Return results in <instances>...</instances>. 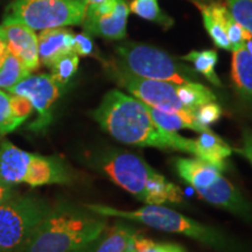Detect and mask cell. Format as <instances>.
I'll use <instances>...</instances> for the list:
<instances>
[{"label":"cell","mask_w":252,"mask_h":252,"mask_svg":"<svg viewBox=\"0 0 252 252\" xmlns=\"http://www.w3.org/2000/svg\"><path fill=\"white\" fill-rule=\"evenodd\" d=\"M91 116L104 131L121 143L194 156V139L163 130L153 121L143 102L119 90H110Z\"/></svg>","instance_id":"6da1fadb"},{"label":"cell","mask_w":252,"mask_h":252,"mask_svg":"<svg viewBox=\"0 0 252 252\" xmlns=\"http://www.w3.org/2000/svg\"><path fill=\"white\" fill-rule=\"evenodd\" d=\"M105 216L84 207H53L33 230L20 252H71L93 243L106 229Z\"/></svg>","instance_id":"7a4b0ae2"},{"label":"cell","mask_w":252,"mask_h":252,"mask_svg":"<svg viewBox=\"0 0 252 252\" xmlns=\"http://www.w3.org/2000/svg\"><path fill=\"white\" fill-rule=\"evenodd\" d=\"M100 171L145 204L181 203L178 186L153 169L143 158L127 151H110L98 159Z\"/></svg>","instance_id":"3957f363"},{"label":"cell","mask_w":252,"mask_h":252,"mask_svg":"<svg viewBox=\"0 0 252 252\" xmlns=\"http://www.w3.org/2000/svg\"><path fill=\"white\" fill-rule=\"evenodd\" d=\"M88 209L105 217H118L173 234H181L220 252H244L235 239L220 230L197 222L161 204H146L137 210H121L104 204H87Z\"/></svg>","instance_id":"277c9868"},{"label":"cell","mask_w":252,"mask_h":252,"mask_svg":"<svg viewBox=\"0 0 252 252\" xmlns=\"http://www.w3.org/2000/svg\"><path fill=\"white\" fill-rule=\"evenodd\" d=\"M175 172L210 204L252 222V206L219 169L197 158H175Z\"/></svg>","instance_id":"5b68a950"},{"label":"cell","mask_w":252,"mask_h":252,"mask_svg":"<svg viewBox=\"0 0 252 252\" xmlns=\"http://www.w3.org/2000/svg\"><path fill=\"white\" fill-rule=\"evenodd\" d=\"M117 62L135 76L150 80L186 84L197 82V72L181 64L167 53L156 47L137 42H125L117 47Z\"/></svg>","instance_id":"8992f818"},{"label":"cell","mask_w":252,"mask_h":252,"mask_svg":"<svg viewBox=\"0 0 252 252\" xmlns=\"http://www.w3.org/2000/svg\"><path fill=\"white\" fill-rule=\"evenodd\" d=\"M35 195H14L0 206V252H20L33 230L52 210Z\"/></svg>","instance_id":"52a82bcc"},{"label":"cell","mask_w":252,"mask_h":252,"mask_svg":"<svg viewBox=\"0 0 252 252\" xmlns=\"http://www.w3.org/2000/svg\"><path fill=\"white\" fill-rule=\"evenodd\" d=\"M86 0H13L4 20L17 21L34 31L75 26L83 23Z\"/></svg>","instance_id":"ba28073f"},{"label":"cell","mask_w":252,"mask_h":252,"mask_svg":"<svg viewBox=\"0 0 252 252\" xmlns=\"http://www.w3.org/2000/svg\"><path fill=\"white\" fill-rule=\"evenodd\" d=\"M111 71L119 86L146 105L153 106L165 112L178 113L189 124L193 125L198 133L209 128L198 124L195 119V111L187 108L179 98L178 84L135 76L126 71L118 63L111 65Z\"/></svg>","instance_id":"9c48e42d"},{"label":"cell","mask_w":252,"mask_h":252,"mask_svg":"<svg viewBox=\"0 0 252 252\" xmlns=\"http://www.w3.org/2000/svg\"><path fill=\"white\" fill-rule=\"evenodd\" d=\"M62 86L53 78L52 75H30L14 87L9 88L8 94L26 97L39 115L31 125L34 131H42L52 123L53 105L61 96Z\"/></svg>","instance_id":"30bf717a"},{"label":"cell","mask_w":252,"mask_h":252,"mask_svg":"<svg viewBox=\"0 0 252 252\" xmlns=\"http://www.w3.org/2000/svg\"><path fill=\"white\" fill-rule=\"evenodd\" d=\"M0 31L7 43L8 52L20 60L31 72L36 70L40 60L35 31L21 23L8 20L2 21Z\"/></svg>","instance_id":"8fae6325"},{"label":"cell","mask_w":252,"mask_h":252,"mask_svg":"<svg viewBox=\"0 0 252 252\" xmlns=\"http://www.w3.org/2000/svg\"><path fill=\"white\" fill-rule=\"evenodd\" d=\"M130 7L126 0H117L115 11L103 17L84 18L83 27L89 35H97L108 40H122L126 36V25Z\"/></svg>","instance_id":"7c38bea8"},{"label":"cell","mask_w":252,"mask_h":252,"mask_svg":"<svg viewBox=\"0 0 252 252\" xmlns=\"http://www.w3.org/2000/svg\"><path fill=\"white\" fill-rule=\"evenodd\" d=\"M70 181L69 172L59 158L42 157L32 153L28 169L25 176V184L32 187L45 185L68 184Z\"/></svg>","instance_id":"4fadbf2b"},{"label":"cell","mask_w":252,"mask_h":252,"mask_svg":"<svg viewBox=\"0 0 252 252\" xmlns=\"http://www.w3.org/2000/svg\"><path fill=\"white\" fill-rule=\"evenodd\" d=\"M74 37L72 32L65 30L64 27L41 31L37 36L41 64L52 68L59 59L74 52Z\"/></svg>","instance_id":"5bb4252c"},{"label":"cell","mask_w":252,"mask_h":252,"mask_svg":"<svg viewBox=\"0 0 252 252\" xmlns=\"http://www.w3.org/2000/svg\"><path fill=\"white\" fill-rule=\"evenodd\" d=\"M32 153L19 149L11 141L0 145V179L14 186L23 184L30 165Z\"/></svg>","instance_id":"9a60e30c"},{"label":"cell","mask_w":252,"mask_h":252,"mask_svg":"<svg viewBox=\"0 0 252 252\" xmlns=\"http://www.w3.org/2000/svg\"><path fill=\"white\" fill-rule=\"evenodd\" d=\"M194 157L209 163L223 172L225 169V160L231 156L232 149L222 138L208 128L200 132V135L194 139Z\"/></svg>","instance_id":"2e32d148"},{"label":"cell","mask_w":252,"mask_h":252,"mask_svg":"<svg viewBox=\"0 0 252 252\" xmlns=\"http://www.w3.org/2000/svg\"><path fill=\"white\" fill-rule=\"evenodd\" d=\"M231 78L238 94L252 102V55L244 47L232 52Z\"/></svg>","instance_id":"e0dca14e"},{"label":"cell","mask_w":252,"mask_h":252,"mask_svg":"<svg viewBox=\"0 0 252 252\" xmlns=\"http://www.w3.org/2000/svg\"><path fill=\"white\" fill-rule=\"evenodd\" d=\"M137 234L133 225L124 222L116 223L111 229L104 230L93 252H124Z\"/></svg>","instance_id":"ac0fdd59"},{"label":"cell","mask_w":252,"mask_h":252,"mask_svg":"<svg viewBox=\"0 0 252 252\" xmlns=\"http://www.w3.org/2000/svg\"><path fill=\"white\" fill-rule=\"evenodd\" d=\"M181 60L193 63L194 70L203 75L215 87H222V82L215 72V65L219 61V55L215 50L208 49L201 50V52L193 50L189 54L182 56Z\"/></svg>","instance_id":"d6986e66"},{"label":"cell","mask_w":252,"mask_h":252,"mask_svg":"<svg viewBox=\"0 0 252 252\" xmlns=\"http://www.w3.org/2000/svg\"><path fill=\"white\" fill-rule=\"evenodd\" d=\"M178 96L182 103L196 113L200 106L210 102H216V96L209 88L198 82L178 84Z\"/></svg>","instance_id":"ffe728a7"},{"label":"cell","mask_w":252,"mask_h":252,"mask_svg":"<svg viewBox=\"0 0 252 252\" xmlns=\"http://www.w3.org/2000/svg\"><path fill=\"white\" fill-rule=\"evenodd\" d=\"M30 75L31 71L24 63L8 52L0 63V89L8 90Z\"/></svg>","instance_id":"44dd1931"},{"label":"cell","mask_w":252,"mask_h":252,"mask_svg":"<svg viewBox=\"0 0 252 252\" xmlns=\"http://www.w3.org/2000/svg\"><path fill=\"white\" fill-rule=\"evenodd\" d=\"M130 11L139 15L145 20L153 21L161 26L168 28L173 25L172 18L166 15L158 5V0H132L128 5Z\"/></svg>","instance_id":"7402d4cb"},{"label":"cell","mask_w":252,"mask_h":252,"mask_svg":"<svg viewBox=\"0 0 252 252\" xmlns=\"http://www.w3.org/2000/svg\"><path fill=\"white\" fill-rule=\"evenodd\" d=\"M195 5H196V7L200 9L201 14H202L204 27H206L208 34L212 37L215 46L219 47L220 49L231 50V46H230L224 27H223V25L220 24L217 19H215V17H214L212 13H210L207 4L195 2Z\"/></svg>","instance_id":"603a6c76"},{"label":"cell","mask_w":252,"mask_h":252,"mask_svg":"<svg viewBox=\"0 0 252 252\" xmlns=\"http://www.w3.org/2000/svg\"><path fill=\"white\" fill-rule=\"evenodd\" d=\"M145 105H146V104H145ZM146 109L153 121L156 122L160 127H162L163 130L176 132L179 130H185L186 128V130H193L196 132V128H195L191 124H189L184 117H181L178 113L165 112L150 105H146Z\"/></svg>","instance_id":"cb8c5ba5"},{"label":"cell","mask_w":252,"mask_h":252,"mask_svg":"<svg viewBox=\"0 0 252 252\" xmlns=\"http://www.w3.org/2000/svg\"><path fill=\"white\" fill-rule=\"evenodd\" d=\"M78 64H80V56L74 52L69 53V54L59 59L52 65V68H50L52 74L50 75L60 86L64 87L77 72Z\"/></svg>","instance_id":"d4e9b609"},{"label":"cell","mask_w":252,"mask_h":252,"mask_svg":"<svg viewBox=\"0 0 252 252\" xmlns=\"http://www.w3.org/2000/svg\"><path fill=\"white\" fill-rule=\"evenodd\" d=\"M25 121L15 117L11 110L9 94L0 89V137L14 131Z\"/></svg>","instance_id":"484cf974"},{"label":"cell","mask_w":252,"mask_h":252,"mask_svg":"<svg viewBox=\"0 0 252 252\" xmlns=\"http://www.w3.org/2000/svg\"><path fill=\"white\" fill-rule=\"evenodd\" d=\"M230 14L252 35V0H226Z\"/></svg>","instance_id":"4316f807"},{"label":"cell","mask_w":252,"mask_h":252,"mask_svg":"<svg viewBox=\"0 0 252 252\" xmlns=\"http://www.w3.org/2000/svg\"><path fill=\"white\" fill-rule=\"evenodd\" d=\"M134 252H186L180 245L174 243H160L137 234L132 239Z\"/></svg>","instance_id":"83f0119b"},{"label":"cell","mask_w":252,"mask_h":252,"mask_svg":"<svg viewBox=\"0 0 252 252\" xmlns=\"http://www.w3.org/2000/svg\"><path fill=\"white\" fill-rule=\"evenodd\" d=\"M222 116V109L216 102H210L200 106L195 113V119L198 124L204 127H209L210 125L215 124Z\"/></svg>","instance_id":"f1b7e54d"},{"label":"cell","mask_w":252,"mask_h":252,"mask_svg":"<svg viewBox=\"0 0 252 252\" xmlns=\"http://www.w3.org/2000/svg\"><path fill=\"white\" fill-rule=\"evenodd\" d=\"M9 104H11V110L15 117L26 121L33 113V105L26 97L18 96V94H12L9 96Z\"/></svg>","instance_id":"f546056e"},{"label":"cell","mask_w":252,"mask_h":252,"mask_svg":"<svg viewBox=\"0 0 252 252\" xmlns=\"http://www.w3.org/2000/svg\"><path fill=\"white\" fill-rule=\"evenodd\" d=\"M94 46L88 33H80L74 37V53L78 56H90L94 54Z\"/></svg>","instance_id":"4dcf8cb0"},{"label":"cell","mask_w":252,"mask_h":252,"mask_svg":"<svg viewBox=\"0 0 252 252\" xmlns=\"http://www.w3.org/2000/svg\"><path fill=\"white\" fill-rule=\"evenodd\" d=\"M232 152L238 153L239 156L244 157L252 165V131L245 128L242 134L241 146L237 149L232 150Z\"/></svg>","instance_id":"1f68e13d"},{"label":"cell","mask_w":252,"mask_h":252,"mask_svg":"<svg viewBox=\"0 0 252 252\" xmlns=\"http://www.w3.org/2000/svg\"><path fill=\"white\" fill-rule=\"evenodd\" d=\"M15 195L13 186L7 184L4 180L0 179V206L7 202L11 197H13Z\"/></svg>","instance_id":"d6a6232c"},{"label":"cell","mask_w":252,"mask_h":252,"mask_svg":"<svg viewBox=\"0 0 252 252\" xmlns=\"http://www.w3.org/2000/svg\"><path fill=\"white\" fill-rule=\"evenodd\" d=\"M8 49H7V43H6V40L4 35H2L1 31H0V63H1L2 60L5 59V56L7 55Z\"/></svg>","instance_id":"836d02e7"},{"label":"cell","mask_w":252,"mask_h":252,"mask_svg":"<svg viewBox=\"0 0 252 252\" xmlns=\"http://www.w3.org/2000/svg\"><path fill=\"white\" fill-rule=\"evenodd\" d=\"M244 48L248 50L249 53L252 55V35L250 33H247V36H245V41H244Z\"/></svg>","instance_id":"e575fe53"},{"label":"cell","mask_w":252,"mask_h":252,"mask_svg":"<svg viewBox=\"0 0 252 252\" xmlns=\"http://www.w3.org/2000/svg\"><path fill=\"white\" fill-rule=\"evenodd\" d=\"M98 238H99V237H98ZM98 238H97V239H98ZM97 239H96V241H94V242H93V243L88 244V245H86V247H83V248L78 249V250L71 251V252H93V251H94V245H96Z\"/></svg>","instance_id":"d590c367"},{"label":"cell","mask_w":252,"mask_h":252,"mask_svg":"<svg viewBox=\"0 0 252 252\" xmlns=\"http://www.w3.org/2000/svg\"><path fill=\"white\" fill-rule=\"evenodd\" d=\"M105 1V0H86L87 5H93V4H98V2Z\"/></svg>","instance_id":"8d00e7d4"},{"label":"cell","mask_w":252,"mask_h":252,"mask_svg":"<svg viewBox=\"0 0 252 252\" xmlns=\"http://www.w3.org/2000/svg\"><path fill=\"white\" fill-rule=\"evenodd\" d=\"M124 252H134V250H133V245H132V242H131V244L128 245V248L126 249V250H125Z\"/></svg>","instance_id":"74e56055"}]
</instances>
